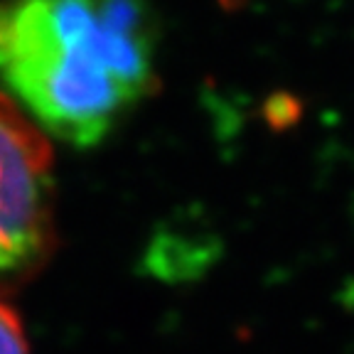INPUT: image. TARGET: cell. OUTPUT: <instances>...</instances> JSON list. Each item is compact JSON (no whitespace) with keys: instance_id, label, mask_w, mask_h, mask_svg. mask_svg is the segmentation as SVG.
<instances>
[{"instance_id":"obj_1","label":"cell","mask_w":354,"mask_h":354,"mask_svg":"<svg viewBox=\"0 0 354 354\" xmlns=\"http://www.w3.org/2000/svg\"><path fill=\"white\" fill-rule=\"evenodd\" d=\"M155 88L148 0H0V94L47 138L94 148Z\"/></svg>"},{"instance_id":"obj_2","label":"cell","mask_w":354,"mask_h":354,"mask_svg":"<svg viewBox=\"0 0 354 354\" xmlns=\"http://www.w3.org/2000/svg\"><path fill=\"white\" fill-rule=\"evenodd\" d=\"M55 243L50 138L0 94V293L32 278Z\"/></svg>"},{"instance_id":"obj_3","label":"cell","mask_w":354,"mask_h":354,"mask_svg":"<svg viewBox=\"0 0 354 354\" xmlns=\"http://www.w3.org/2000/svg\"><path fill=\"white\" fill-rule=\"evenodd\" d=\"M0 354H30L28 332L17 310L0 298Z\"/></svg>"}]
</instances>
